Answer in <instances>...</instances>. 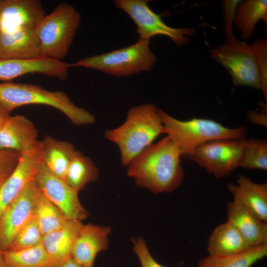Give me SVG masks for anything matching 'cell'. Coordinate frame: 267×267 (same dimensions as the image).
<instances>
[{"instance_id": "obj_1", "label": "cell", "mask_w": 267, "mask_h": 267, "mask_svg": "<svg viewBox=\"0 0 267 267\" xmlns=\"http://www.w3.org/2000/svg\"><path fill=\"white\" fill-rule=\"evenodd\" d=\"M180 151L168 135L152 143L128 165L127 175L155 194L171 192L181 184L184 172Z\"/></svg>"}, {"instance_id": "obj_2", "label": "cell", "mask_w": 267, "mask_h": 267, "mask_svg": "<svg viewBox=\"0 0 267 267\" xmlns=\"http://www.w3.org/2000/svg\"><path fill=\"white\" fill-rule=\"evenodd\" d=\"M162 134L165 129L158 108L149 103L131 107L125 122L117 128L106 131L105 136L118 145L121 163L127 166Z\"/></svg>"}, {"instance_id": "obj_3", "label": "cell", "mask_w": 267, "mask_h": 267, "mask_svg": "<svg viewBox=\"0 0 267 267\" xmlns=\"http://www.w3.org/2000/svg\"><path fill=\"white\" fill-rule=\"evenodd\" d=\"M0 103L9 111L29 104H43L62 112L76 126L93 123L95 116L74 104L62 91H49L35 85L7 82L0 83Z\"/></svg>"}, {"instance_id": "obj_4", "label": "cell", "mask_w": 267, "mask_h": 267, "mask_svg": "<svg viewBox=\"0 0 267 267\" xmlns=\"http://www.w3.org/2000/svg\"><path fill=\"white\" fill-rule=\"evenodd\" d=\"M158 111L165 134L178 147L181 157H187L196 147L205 142L222 139H244L247 134L244 126L229 128L215 121L203 118L181 121L162 109L158 108Z\"/></svg>"}, {"instance_id": "obj_5", "label": "cell", "mask_w": 267, "mask_h": 267, "mask_svg": "<svg viewBox=\"0 0 267 267\" xmlns=\"http://www.w3.org/2000/svg\"><path fill=\"white\" fill-rule=\"evenodd\" d=\"M150 40L139 38L134 44L108 52L85 57L70 64L116 77H127L150 70L157 57L150 48Z\"/></svg>"}, {"instance_id": "obj_6", "label": "cell", "mask_w": 267, "mask_h": 267, "mask_svg": "<svg viewBox=\"0 0 267 267\" xmlns=\"http://www.w3.org/2000/svg\"><path fill=\"white\" fill-rule=\"evenodd\" d=\"M71 4L62 2L45 15L36 29L42 56L61 60L67 54L81 22Z\"/></svg>"}, {"instance_id": "obj_7", "label": "cell", "mask_w": 267, "mask_h": 267, "mask_svg": "<svg viewBox=\"0 0 267 267\" xmlns=\"http://www.w3.org/2000/svg\"><path fill=\"white\" fill-rule=\"evenodd\" d=\"M211 58L227 70L234 86L261 89L256 58L250 44L236 38L210 49Z\"/></svg>"}, {"instance_id": "obj_8", "label": "cell", "mask_w": 267, "mask_h": 267, "mask_svg": "<svg viewBox=\"0 0 267 267\" xmlns=\"http://www.w3.org/2000/svg\"><path fill=\"white\" fill-rule=\"evenodd\" d=\"M147 0H115L114 5L124 11L136 26L139 38L150 40L156 35L169 37L178 45H184L195 30L191 28H173L167 25L160 15L153 11Z\"/></svg>"}, {"instance_id": "obj_9", "label": "cell", "mask_w": 267, "mask_h": 267, "mask_svg": "<svg viewBox=\"0 0 267 267\" xmlns=\"http://www.w3.org/2000/svg\"><path fill=\"white\" fill-rule=\"evenodd\" d=\"M246 139L209 141L196 147L187 157L217 178L229 175L241 160Z\"/></svg>"}, {"instance_id": "obj_10", "label": "cell", "mask_w": 267, "mask_h": 267, "mask_svg": "<svg viewBox=\"0 0 267 267\" xmlns=\"http://www.w3.org/2000/svg\"><path fill=\"white\" fill-rule=\"evenodd\" d=\"M41 192L35 179L24 187L0 215V251L8 249L17 233L35 216Z\"/></svg>"}, {"instance_id": "obj_11", "label": "cell", "mask_w": 267, "mask_h": 267, "mask_svg": "<svg viewBox=\"0 0 267 267\" xmlns=\"http://www.w3.org/2000/svg\"><path fill=\"white\" fill-rule=\"evenodd\" d=\"M34 179L43 194L69 220L82 221L89 213L81 204L79 191L52 174L43 163Z\"/></svg>"}, {"instance_id": "obj_12", "label": "cell", "mask_w": 267, "mask_h": 267, "mask_svg": "<svg viewBox=\"0 0 267 267\" xmlns=\"http://www.w3.org/2000/svg\"><path fill=\"white\" fill-rule=\"evenodd\" d=\"M43 149L41 141L21 154L15 169L0 186V215L17 197L26 185L34 179L43 163Z\"/></svg>"}, {"instance_id": "obj_13", "label": "cell", "mask_w": 267, "mask_h": 267, "mask_svg": "<svg viewBox=\"0 0 267 267\" xmlns=\"http://www.w3.org/2000/svg\"><path fill=\"white\" fill-rule=\"evenodd\" d=\"M70 64L46 56L0 59V81H10L28 74L39 73L65 81Z\"/></svg>"}, {"instance_id": "obj_14", "label": "cell", "mask_w": 267, "mask_h": 267, "mask_svg": "<svg viewBox=\"0 0 267 267\" xmlns=\"http://www.w3.org/2000/svg\"><path fill=\"white\" fill-rule=\"evenodd\" d=\"M45 15L38 0H0V32L36 29Z\"/></svg>"}, {"instance_id": "obj_15", "label": "cell", "mask_w": 267, "mask_h": 267, "mask_svg": "<svg viewBox=\"0 0 267 267\" xmlns=\"http://www.w3.org/2000/svg\"><path fill=\"white\" fill-rule=\"evenodd\" d=\"M110 233L108 226L82 224L74 242L72 258L86 267H93L97 255L108 248Z\"/></svg>"}, {"instance_id": "obj_16", "label": "cell", "mask_w": 267, "mask_h": 267, "mask_svg": "<svg viewBox=\"0 0 267 267\" xmlns=\"http://www.w3.org/2000/svg\"><path fill=\"white\" fill-rule=\"evenodd\" d=\"M38 135L35 126L26 117L10 115L0 129V149L22 154L35 146Z\"/></svg>"}, {"instance_id": "obj_17", "label": "cell", "mask_w": 267, "mask_h": 267, "mask_svg": "<svg viewBox=\"0 0 267 267\" xmlns=\"http://www.w3.org/2000/svg\"><path fill=\"white\" fill-rule=\"evenodd\" d=\"M83 223L69 220L62 228L43 236L42 243L48 259L47 267H60L72 257L74 242Z\"/></svg>"}, {"instance_id": "obj_18", "label": "cell", "mask_w": 267, "mask_h": 267, "mask_svg": "<svg viewBox=\"0 0 267 267\" xmlns=\"http://www.w3.org/2000/svg\"><path fill=\"white\" fill-rule=\"evenodd\" d=\"M233 199L238 202L261 221L267 222V182L256 183L241 175L236 183L227 185Z\"/></svg>"}, {"instance_id": "obj_19", "label": "cell", "mask_w": 267, "mask_h": 267, "mask_svg": "<svg viewBox=\"0 0 267 267\" xmlns=\"http://www.w3.org/2000/svg\"><path fill=\"white\" fill-rule=\"evenodd\" d=\"M42 55L36 29L0 32V59H31Z\"/></svg>"}, {"instance_id": "obj_20", "label": "cell", "mask_w": 267, "mask_h": 267, "mask_svg": "<svg viewBox=\"0 0 267 267\" xmlns=\"http://www.w3.org/2000/svg\"><path fill=\"white\" fill-rule=\"evenodd\" d=\"M227 221L238 230L250 246L267 244V222L255 216L235 200L227 205Z\"/></svg>"}, {"instance_id": "obj_21", "label": "cell", "mask_w": 267, "mask_h": 267, "mask_svg": "<svg viewBox=\"0 0 267 267\" xmlns=\"http://www.w3.org/2000/svg\"><path fill=\"white\" fill-rule=\"evenodd\" d=\"M43 162L54 175L64 180L70 161L77 150L70 142L46 135L42 141Z\"/></svg>"}, {"instance_id": "obj_22", "label": "cell", "mask_w": 267, "mask_h": 267, "mask_svg": "<svg viewBox=\"0 0 267 267\" xmlns=\"http://www.w3.org/2000/svg\"><path fill=\"white\" fill-rule=\"evenodd\" d=\"M250 247L236 228L228 221L217 226L208 242L211 256H222L242 251Z\"/></svg>"}, {"instance_id": "obj_23", "label": "cell", "mask_w": 267, "mask_h": 267, "mask_svg": "<svg viewBox=\"0 0 267 267\" xmlns=\"http://www.w3.org/2000/svg\"><path fill=\"white\" fill-rule=\"evenodd\" d=\"M267 256V244L222 256L208 255L201 258L197 267H251Z\"/></svg>"}, {"instance_id": "obj_24", "label": "cell", "mask_w": 267, "mask_h": 267, "mask_svg": "<svg viewBox=\"0 0 267 267\" xmlns=\"http://www.w3.org/2000/svg\"><path fill=\"white\" fill-rule=\"evenodd\" d=\"M267 22V1L266 0H241L234 16L236 28L240 31L243 40H247L253 35L258 22Z\"/></svg>"}, {"instance_id": "obj_25", "label": "cell", "mask_w": 267, "mask_h": 267, "mask_svg": "<svg viewBox=\"0 0 267 267\" xmlns=\"http://www.w3.org/2000/svg\"><path fill=\"white\" fill-rule=\"evenodd\" d=\"M98 175V169L93 161L77 150L70 161L64 180L79 191L89 183L96 180Z\"/></svg>"}, {"instance_id": "obj_26", "label": "cell", "mask_w": 267, "mask_h": 267, "mask_svg": "<svg viewBox=\"0 0 267 267\" xmlns=\"http://www.w3.org/2000/svg\"><path fill=\"white\" fill-rule=\"evenodd\" d=\"M35 217L43 236L62 228L70 220L42 192Z\"/></svg>"}, {"instance_id": "obj_27", "label": "cell", "mask_w": 267, "mask_h": 267, "mask_svg": "<svg viewBox=\"0 0 267 267\" xmlns=\"http://www.w3.org/2000/svg\"><path fill=\"white\" fill-rule=\"evenodd\" d=\"M5 267H47L48 259L43 243L35 247L3 252Z\"/></svg>"}, {"instance_id": "obj_28", "label": "cell", "mask_w": 267, "mask_h": 267, "mask_svg": "<svg viewBox=\"0 0 267 267\" xmlns=\"http://www.w3.org/2000/svg\"><path fill=\"white\" fill-rule=\"evenodd\" d=\"M239 166L249 169L267 170V142L264 139H246Z\"/></svg>"}, {"instance_id": "obj_29", "label": "cell", "mask_w": 267, "mask_h": 267, "mask_svg": "<svg viewBox=\"0 0 267 267\" xmlns=\"http://www.w3.org/2000/svg\"><path fill=\"white\" fill-rule=\"evenodd\" d=\"M43 238L34 217L15 236L7 250H20L35 247L42 243Z\"/></svg>"}, {"instance_id": "obj_30", "label": "cell", "mask_w": 267, "mask_h": 267, "mask_svg": "<svg viewBox=\"0 0 267 267\" xmlns=\"http://www.w3.org/2000/svg\"><path fill=\"white\" fill-rule=\"evenodd\" d=\"M255 55L259 71L261 89L265 101L267 100V40L262 38L250 44Z\"/></svg>"}, {"instance_id": "obj_31", "label": "cell", "mask_w": 267, "mask_h": 267, "mask_svg": "<svg viewBox=\"0 0 267 267\" xmlns=\"http://www.w3.org/2000/svg\"><path fill=\"white\" fill-rule=\"evenodd\" d=\"M132 241L133 250L139 260L141 267H165L153 258L142 237L133 238Z\"/></svg>"}, {"instance_id": "obj_32", "label": "cell", "mask_w": 267, "mask_h": 267, "mask_svg": "<svg viewBox=\"0 0 267 267\" xmlns=\"http://www.w3.org/2000/svg\"><path fill=\"white\" fill-rule=\"evenodd\" d=\"M240 1L239 0H224L222 1L226 40L235 38L233 31V24L236 9Z\"/></svg>"}, {"instance_id": "obj_33", "label": "cell", "mask_w": 267, "mask_h": 267, "mask_svg": "<svg viewBox=\"0 0 267 267\" xmlns=\"http://www.w3.org/2000/svg\"><path fill=\"white\" fill-rule=\"evenodd\" d=\"M21 156L15 151L0 149V170H14Z\"/></svg>"}, {"instance_id": "obj_34", "label": "cell", "mask_w": 267, "mask_h": 267, "mask_svg": "<svg viewBox=\"0 0 267 267\" xmlns=\"http://www.w3.org/2000/svg\"><path fill=\"white\" fill-rule=\"evenodd\" d=\"M249 120L254 124L261 125L267 127V112H257L254 111H248L247 114Z\"/></svg>"}, {"instance_id": "obj_35", "label": "cell", "mask_w": 267, "mask_h": 267, "mask_svg": "<svg viewBox=\"0 0 267 267\" xmlns=\"http://www.w3.org/2000/svg\"><path fill=\"white\" fill-rule=\"evenodd\" d=\"M10 111L0 103V129L5 120L10 115Z\"/></svg>"}, {"instance_id": "obj_36", "label": "cell", "mask_w": 267, "mask_h": 267, "mask_svg": "<svg viewBox=\"0 0 267 267\" xmlns=\"http://www.w3.org/2000/svg\"><path fill=\"white\" fill-rule=\"evenodd\" d=\"M60 267H86L78 263L72 257L66 261Z\"/></svg>"}, {"instance_id": "obj_37", "label": "cell", "mask_w": 267, "mask_h": 267, "mask_svg": "<svg viewBox=\"0 0 267 267\" xmlns=\"http://www.w3.org/2000/svg\"><path fill=\"white\" fill-rule=\"evenodd\" d=\"M0 267H5L4 259H3V252H1L0 251Z\"/></svg>"}]
</instances>
